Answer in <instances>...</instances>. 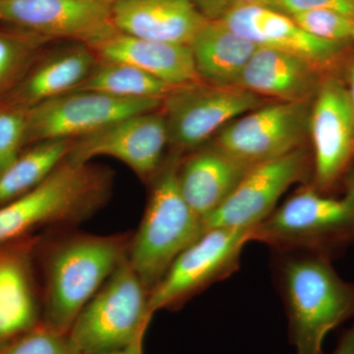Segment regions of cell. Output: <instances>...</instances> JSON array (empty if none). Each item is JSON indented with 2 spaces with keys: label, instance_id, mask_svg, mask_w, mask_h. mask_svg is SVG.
Instances as JSON below:
<instances>
[{
  "label": "cell",
  "instance_id": "obj_2",
  "mask_svg": "<svg viewBox=\"0 0 354 354\" xmlns=\"http://www.w3.org/2000/svg\"><path fill=\"white\" fill-rule=\"evenodd\" d=\"M252 241L277 252L306 251L333 254L354 242V169L344 178L339 194L311 184L300 188L254 227Z\"/></svg>",
  "mask_w": 354,
  "mask_h": 354
},
{
  "label": "cell",
  "instance_id": "obj_16",
  "mask_svg": "<svg viewBox=\"0 0 354 354\" xmlns=\"http://www.w3.org/2000/svg\"><path fill=\"white\" fill-rule=\"evenodd\" d=\"M111 15L122 34L186 46L209 20L188 0H115Z\"/></svg>",
  "mask_w": 354,
  "mask_h": 354
},
{
  "label": "cell",
  "instance_id": "obj_12",
  "mask_svg": "<svg viewBox=\"0 0 354 354\" xmlns=\"http://www.w3.org/2000/svg\"><path fill=\"white\" fill-rule=\"evenodd\" d=\"M169 129L162 111L135 114L72 141L66 160L87 164L99 156H108L124 162L141 178L157 176Z\"/></svg>",
  "mask_w": 354,
  "mask_h": 354
},
{
  "label": "cell",
  "instance_id": "obj_4",
  "mask_svg": "<svg viewBox=\"0 0 354 354\" xmlns=\"http://www.w3.org/2000/svg\"><path fill=\"white\" fill-rule=\"evenodd\" d=\"M127 235H77L51 254L46 288V327L67 334L84 307L127 257Z\"/></svg>",
  "mask_w": 354,
  "mask_h": 354
},
{
  "label": "cell",
  "instance_id": "obj_21",
  "mask_svg": "<svg viewBox=\"0 0 354 354\" xmlns=\"http://www.w3.org/2000/svg\"><path fill=\"white\" fill-rule=\"evenodd\" d=\"M198 75L203 83L237 86L257 44L235 32L223 20H208L190 44Z\"/></svg>",
  "mask_w": 354,
  "mask_h": 354
},
{
  "label": "cell",
  "instance_id": "obj_35",
  "mask_svg": "<svg viewBox=\"0 0 354 354\" xmlns=\"http://www.w3.org/2000/svg\"><path fill=\"white\" fill-rule=\"evenodd\" d=\"M92 1H102V2H109V3H113L115 0H92Z\"/></svg>",
  "mask_w": 354,
  "mask_h": 354
},
{
  "label": "cell",
  "instance_id": "obj_32",
  "mask_svg": "<svg viewBox=\"0 0 354 354\" xmlns=\"http://www.w3.org/2000/svg\"><path fill=\"white\" fill-rule=\"evenodd\" d=\"M332 354H354V323L342 335Z\"/></svg>",
  "mask_w": 354,
  "mask_h": 354
},
{
  "label": "cell",
  "instance_id": "obj_10",
  "mask_svg": "<svg viewBox=\"0 0 354 354\" xmlns=\"http://www.w3.org/2000/svg\"><path fill=\"white\" fill-rule=\"evenodd\" d=\"M164 99H124L94 91H72L26 109V141L77 139L114 121L158 111Z\"/></svg>",
  "mask_w": 354,
  "mask_h": 354
},
{
  "label": "cell",
  "instance_id": "obj_14",
  "mask_svg": "<svg viewBox=\"0 0 354 354\" xmlns=\"http://www.w3.org/2000/svg\"><path fill=\"white\" fill-rule=\"evenodd\" d=\"M0 22L44 39H75L90 48L118 32L111 3L92 0H0Z\"/></svg>",
  "mask_w": 354,
  "mask_h": 354
},
{
  "label": "cell",
  "instance_id": "obj_24",
  "mask_svg": "<svg viewBox=\"0 0 354 354\" xmlns=\"http://www.w3.org/2000/svg\"><path fill=\"white\" fill-rule=\"evenodd\" d=\"M174 88L132 65L101 59L74 91H94L124 99H164Z\"/></svg>",
  "mask_w": 354,
  "mask_h": 354
},
{
  "label": "cell",
  "instance_id": "obj_29",
  "mask_svg": "<svg viewBox=\"0 0 354 354\" xmlns=\"http://www.w3.org/2000/svg\"><path fill=\"white\" fill-rule=\"evenodd\" d=\"M325 9L354 18V0H281V12L288 14Z\"/></svg>",
  "mask_w": 354,
  "mask_h": 354
},
{
  "label": "cell",
  "instance_id": "obj_6",
  "mask_svg": "<svg viewBox=\"0 0 354 354\" xmlns=\"http://www.w3.org/2000/svg\"><path fill=\"white\" fill-rule=\"evenodd\" d=\"M150 292L127 256L84 307L68 335L81 354L120 348L146 333L153 317Z\"/></svg>",
  "mask_w": 354,
  "mask_h": 354
},
{
  "label": "cell",
  "instance_id": "obj_28",
  "mask_svg": "<svg viewBox=\"0 0 354 354\" xmlns=\"http://www.w3.org/2000/svg\"><path fill=\"white\" fill-rule=\"evenodd\" d=\"M43 37L20 38L0 32V86L15 73L32 50L39 46Z\"/></svg>",
  "mask_w": 354,
  "mask_h": 354
},
{
  "label": "cell",
  "instance_id": "obj_22",
  "mask_svg": "<svg viewBox=\"0 0 354 354\" xmlns=\"http://www.w3.org/2000/svg\"><path fill=\"white\" fill-rule=\"evenodd\" d=\"M97 64L95 51L84 44L51 55L21 86L19 104L28 109L76 90Z\"/></svg>",
  "mask_w": 354,
  "mask_h": 354
},
{
  "label": "cell",
  "instance_id": "obj_19",
  "mask_svg": "<svg viewBox=\"0 0 354 354\" xmlns=\"http://www.w3.org/2000/svg\"><path fill=\"white\" fill-rule=\"evenodd\" d=\"M250 169L212 145L179 162L177 181L184 200L204 221L220 208Z\"/></svg>",
  "mask_w": 354,
  "mask_h": 354
},
{
  "label": "cell",
  "instance_id": "obj_7",
  "mask_svg": "<svg viewBox=\"0 0 354 354\" xmlns=\"http://www.w3.org/2000/svg\"><path fill=\"white\" fill-rule=\"evenodd\" d=\"M312 102H269L225 125L213 145L249 167L304 148Z\"/></svg>",
  "mask_w": 354,
  "mask_h": 354
},
{
  "label": "cell",
  "instance_id": "obj_34",
  "mask_svg": "<svg viewBox=\"0 0 354 354\" xmlns=\"http://www.w3.org/2000/svg\"><path fill=\"white\" fill-rule=\"evenodd\" d=\"M346 83V90H348V95L349 102H351V108H353L354 113V57L351 60V64L349 65L348 82Z\"/></svg>",
  "mask_w": 354,
  "mask_h": 354
},
{
  "label": "cell",
  "instance_id": "obj_3",
  "mask_svg": "<svg viewBox=\"0 0 354 354\" xmlns=\"http://www.w3.org/2000/svg\"><path fill=\"white\" fill-rule=\"evenodd\" d=\"M111 184L106 169L65 158L36 188L0 206V246L34 228L87 218L106 201Z\"/></svg>",
  "mask_w": 354,
  "mask_h": 354
},
{
  "label": "cell",
  "instance_id": "obj_33",
  "mask_svg": "<svg viewBox=\"0 0 354 354\" xmlns=\"http://www.w3.org/2000/svg\"><path fill=\"white\" fill-rule=\"evenodd\" d=\"M230 1L232 4L266 6L281 11V0H230Z\"/></svg>",
  "mask_w": 354,
  "mask_h": 354
},
{
  "label": "cell",
  "instance_id": "obj_23",
  "mask_svg": "<svg viewBox=\"0 0 354 354\" xmlns=\"http://www.w3.org/2000/svg\"><path fill=\"white\" fill-rule=\"evenodd\" d=\"M73 140L39 142L0 174V206L23 196L43 183L66 158Z\"/></svg>",
  "mask_w": 354,
  "mask_h": 354
},
{
  "label": "cell",
  "instance_id": "obj_26",
  "mask_svg": "<svg viewBox=\"0 0 354 354\" xmlns=\"http://www.w3.org/2000/svg\"><path fill=\"white\" fill-rule=\"evenodd\" d=\"M0 354H81L68 334L55 332L50 328L32 329L25 333Z\"/></svg>",
  "mask_w": 354,
  "mask_h": 354
},
{
  "label": "cell",
  "instance_id": "obj_5",
  "mask_svg": "<svg viewBox=\"0 0 354 354\" xmlns=\"http://www.w3.org/2000/svg\"><path fill=\"white\" fill-rule=\"evenodd\" d=\"M176 158L160 169L138 232L127 258L151 293L176 258L205 232L204 221L193 212L179 189Z\"/></svg>",
  "mask_w": 354,
  "mask_h": 354
},
{
  "label": "cell",
  "instance_id": "obj_18",
  "mask_svg": "<svg viewBox=\"0 0 354 354\" xmlns=\"http://www.w3.org/2000/svg\"><path fill=\"white\" fill-rule=\"evenodd\" d=\"M101 59L123 62L174 88L202 82L190 46L164 43L116 32L93 46Z\"/></svg>",
  "mask_w": 354,
  "mask_h": 354
},
{
  "label": "cell",
  "instance_id": "obj_9",
  "mask_svg": "<svg viewBox=\"0 0 354 354\" xmlns=\"http://www.w3.org/2000/svg\"><path fill=\"white\" fill-rule=\"evenodd\" d=\"M254 228L214 227L183 251L150 293L153 313L183 304L207 286L223 281L239 267L242 250Z\"/></svg>",
  "mask_w": 354,
  "mask_h": 354
},
{
  "label": "cell",
  "instance_id": "obj_17",
  "mask_svg": "<svg viewBox=\"0 0 354 354\" xmlns=\"http://www.w3.org/2000/svg\"><path fill=\"white\" fill-rule=\"evenodd\" d=\"M322 74L304 57L258 46L237 86L270 101L310 102L320 87Z\"/></svg>",
  "mask_w": 354,
  "mask_h": 354
},
{
  "label": "cell",
  "instance_id": "obj_11",
  "mask_svg": "<svg viewBox=\"0 0 354 354\" xmlns=\"http://www.w3.org/2000/svg\"><path fill=\"white\" fill-rule=\"evenodd\" d=\"M312 186L332 192L351 171L354 158V113L346 83L324 77L312 102L309 120Z\"/></svg>",
  "mask_w": 354,
  "mask_h": 354
},
{
  "label": "cell",
  "instance_id": "obj_1",
  "mask_svg": "<svg viewBox=\"0 0 354 354\" xmlns=\"http://www.w3.org/2000/svg\"><path fill=\"white\" fill-rule=\"evenodd\" d=\"M277 281L297 354H322L330 332L354 319V283L335 271L332 257L306 251L279 252Z\"/></svg>",
  "mask_w": 354,
  "mask_h": 354
},
{
  "label": "cell",
  "instance_id": "obj_15",
  "mask_svg": "<svg viewBox=\"0 0 354 354\" xmlns=\"http://www.w3.org/2000/svg\"><path fill=\"white\" fill-rule=\"evenodd\" d=\"M221 20L258 46L304 57L323 72L333 68L349 46L312 36L290 15L270 7L232 4Z\"/></svg>",
  "mask_w": 354,
  "mask_h": 354
},
{
  "label": "cell",
  "instance_id": "obj_27",
  "mask_svg": "<svg viewBox=\"0 0 354 354\" xmlns=\"http://www.w3.org/2000/svg\"><path fill=\"white\" fill-rule=\"evenodd\" d=\"M26 137V109H0V174L19 157Z\"/></svg>",
  "mask_w": 354,
  "mask_h": 354
},
{
  "label": "cell",
  "instance_id": "obj_8",
  "mask_svg": "<svg viewBox=\"0 0 354 354\" xmlns=\"http://www.w3.org/2000/svg\"><path fill=\"white\" fill-rule=\"evenodd\" d=\"M269 102L239 86L200 82L172 90L160 109L169 143L180 152H194L228 123Z\"/></svg>",
  "mask_w": 354,
  "mask_h": 354
},
{
  "label": "cell",
  "instance_id": "obj_30",
  "mask_svg": "<svg viewBox=\"0 0 354 354\" xmlns=\"http://www.w3.org/2000/svg\"><path fill=\"white\" fill-rule=\"evenodd\" d=\"M209 20H220L230 6V0H188Z\"/></svg>",
  "mask_w": 354,
  "mask_h": 354
},
{
  "label": "cell",
  "instance_id": "obj_13",
  "mask_svg": "<svg viewBox=\"0 0 354 354\" xmlns=\"http://www.w3.org/2000/svg\"><path fill=\"white\" fill-rule=\"evenodd\" d=\"M312 169V155L304 148L251 167L220 208L205 218V230L257 227L274 212L283 193Z\"/></svg>",
  "mask_w": 354,
  "mask_h": 354
},
{
  "label": "cell",
  "instance_id": "obj_31",
  "mask_svg": "<svg viewBox=\"0 0 354 354\" xmlns=\"http://www.w3.org/2000/svg\"><path fill=\"white\" fill-rule=\"evenodd\" d=\"M146 333H142L137 335L133 341L120 348L111 349V351H102L94 354H144L143 342Z\"/></svg>",
  "mask_w": 354,
  "mask_h": 354
},
{
  "label": "cell",
  "instance_id": "obj_25",
  "mask_svg": "<svg viewBox=\"0 0 354 354\" xmlns=\"http://www.w3.org/2000/svg\"><path fill=\"white\" fill-rule=\"evenodd\" d=\"M290 16L302 29L317 38L334 43H354V18L351 16L325 9H310Z\"/></svg>",
  "mask_w": 354,
  "mask_h": 354
},
{
  "label": "cell",
  "instance_id": "obj_20",
  "mask_svg": "<svg viewBox=\"0 0 354 354\" xmlns=\"http://www.w3.org/2000/svg\"><path fill=\"white\" fill-rule=\"evenodd\" d=\"M38 316L31 245L0 246V344L34 329Z\"/></svg>",
  "mask_w": 354,
  "mask_h": 354
}]
</instances>
